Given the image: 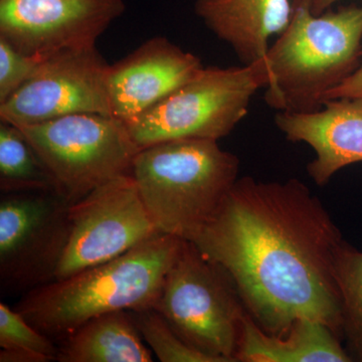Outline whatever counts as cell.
<instances>
[{"label":"cell","instance_id":"1","mask_svg":"<svg viewBox=\"0 0 362 362\" xmlns=\"http://www.w3.org/2000/svg\"><path fill=\"white\" fill-rule=\"evenodd\" d=\"M190 242L228 274L268 334L282 337L309 318L342 339L335 266L344 239L302 181L239 177Z\"/></svg>","mask_w":362,"mask_h":362},{"label":"cell","instance_id":"2","mask_svg":"<svg viewBox=\"0 0 362 362\" xmlns=\"http://www.w3.org/2000/svg\"><path fill=\"white\" fill-rule=\"evenodd\" d=\"M182 240L158 233L118 258L33 290L16 309L59 344L94 317L153 307Z\"/></svg>","mask_w":362,"mask_h":362},{"label":"cell","instance_id":"3","mask_svg":"<svg viewBox=\"0 0 362 362\" xmlns=\"http://www.w3.org/2000/svg\"><path fill=\"white\" fill-rule=\"evenodd\" d=\"M361 42L362 6L319 16L293 6L289 25L267 52V104L297 113L322 108L326 93L361 66Z\"/></svg>","mask_w":362,"mask_h":362},{"label":"cell","instance_id":"4","mask_svg":"<svg viewBox=\"0 0 362 362\" xmlns=\"http://www.w3.org/2000/svg\"><path fill=\"white\" fill-rule=\"evenodd\" d=\"M240 168L239 157L216 140L178 139L140 149L131 175L159 232L190 242L239 180Z\"/></svg>","mask_w":362,"mask_h":362},{"label":"cell","instance_id":"5","mask_svg":"<svg viewBox=\"0 0 362 362\" xmlns=\"http://www.w3.org/2000/svg\"><path fill=\"white\" fill-rule=\"evenodd\" d=\"M268 84L265 59L254 65L204 66L194 78L125 123L140 149L178 139L218 140L247 116Z\"/></svg>","mask_w":362,"mask_h":362},{"label":"cell","instance_id":"6","mask_svg":"<svg viewBox=\"0 0 362 362\" xmlns=\"http://www.w3.org/2000/svg\"><path fill=\"white\" fill-rule=\"evenodd\" d=\"M153 308L195 349L218 362H238L246 307L228 274L194 243H181Z\"/></svg>","mask_w":362,"mask_h":362},{"label":"cell","instance_id":"7","mask_svg":"<svg viewBox=\"0 0 362 362\" xmlns=\"http://www.w3.org/2000/svg\"><path fill=\"white\" fill-rule=\"evenodd\" d=\"M18 128L71 204L131 173L140 151L126 124L104 114H73Z\"/></svg>","mask_w":362,"mask_h":362},{"label":"cell","instance_id":"8","mask_svg":"<svg viewBox=\"0 0 362 362\" xmlns=\"http://www.w3.org/2000/svg\"><path fill=\"white\" fill-rule=\"evenodd\" d=\"M71 204L56 190L0 199V294L23 295L56 280L71 235Z\"/></svg>","mask_w":362,"mask_h":362},{"label":"cell","instance_id":"9","mask_svg":"<svg viewBox=\"0 0 362 362\" xmlns=\"http://www.w3.org/2000/svg\"><path fill=\"white\" fill-rule=\"evenodd\" d=\"M70 216V240L56 280L118 258L162 233L131 173L114 178L71 204Z\"/></svg>","mask_w":362,"mask_h":362},{"label":"cell","instance_id":"10","mask_svg":"<svg viewBox=\"0 0 362 362\" xmlns=\"http://www.w3.org/2000/svg\"><path fill=\"white\" fill-rule=\"evenodd\" d=\"M109 66L96 45L42 59L28 82L0 104V121L23 127L73 114L112 116Z\"/></svg>","mask_w":362,"mask_h":362},{"label":"cell","instance_id":"11","mask_svg":"<svg viewBox=\"0 0 362 362\" xmlns=\"http://www.w3.org/2000/svg\"><path fill=\"white\" fill-rule=\"evenodd\" d=\"M125 11V0H0V37L45 59L95 47Z\"/></svg>","mask_w":362,"mask_h":362},{"label":"cell","instance_id":"12","mask_svg":"<svg viewBox=\"0 0 362 362\" xmlns=\"http://www.w3.org/2000/svg\"><path fill=\"white\" fill-rule=\"evenodd\" d=\"M204 66L199 57L166 37L146 40L109 66L112 116L129 122L194 78Z\"/></svg>","mask_w":362,"mask_h":362},{"label":"cell","instance_id":"13","mask_svg":"<svg viewBox=\"0 0 362 362\" xmlns=\"http://www.w3.org/2000/svg\"><path fill=\"white\" fill-rule=\"evenodd\" d=\"M278 129L291 142H303L315 152L307 171L319 187L340 169L362 162V98L325 100L313 112H282L275 116Z\"/></svg>","mask_w":362,"mask_h":362},{"label":"cell","instance_id":"14","mask_svg":"<svg viewBox=\"0 0 362 362\" xmlns=\"http://www.w3.org/2000/svg\"><path fill=\"white\" fill-rule=\"evenodd\" d=\"M194 11L247 66L266 58L269 40L289 25L293 4L292 0H197Z\"/></svg>","mask_w":362,"mask_h":362},{"label":"cell","instance_id":"15","mask_svg":"<svg viewBox=\"0 0 362 362\" xmlns=\"http://www.w3.org/2000/svg\"><path fill=\"white\" fill-rule=\"evenodd\" d=\"M342 339L316 319H299L282 337L266 333L247 314L235 359L240 362H352Z\"/></svg>","mask_w":362,"mask_h":362},{"label":"cell","instance_id":"16","mask_svg":"<svg viewBox=\"0 0 362 362\" xmlns=\"http://www.w3.org/2000/svg\"><path fill=\"white\" fill-rule=\"evenodd\" d=\"M58 345L61 362L153 361L131 311L94 317Z\"/></svg>","mask_w":362,"mask_h":362},{"label":"cell","instance_id":"17","mask_svg":"<svg viewBox=\"0 0 362 362\" xmlns=\"http://www.w3.org/2000/svg\"><path fill=\"white\" fill-rule=\"evenodd\" d=\"M0 189L2 194L56 190L44 162L23 131L4 121H0Z\"/></svg>","mask_w":362,"mask_h":362},{"label":"cell","instance_id":"18","mask_svg":"<svg viewBox=\"0 0 362 362\" xmlns=\"http://www.w3.org/2000/svg\"><path fill=\"white\" fill-rule=\"evenodd\" d=\"M335 275L341 306V334L352 361L362 362V251L342 243Z\"/></svg>","mask_w":362,"mask_h":362},{"label":"cell","instance_id":"19","mask_svg":"<svg viewBox=\"0 0 362 362\" xmlns=\"http://www.w3.org/2000/svg\"><path fill=\"white\" fill-rule=\"evenodd\" d=\"M140 334L162 362H218L182 339L153 307L131 311Z\"/></svg>","mask_w":362,"mask_h":362},{"label":"cell","instance_id":"20","mask_svg":"<svg viewBox=\"0 0 362 362\" xmlns=\"http://www.w3.org/2000/svg\"><path fill=\"white\" fill-rule=\"evenodd\" d=\"M0 347L40 352L57 361L59 345L32 325L23 314L0 303Z\"/></svg>","mask_w":362,"mask_h":362},{"label":"cell","instance_id":"21","mask_svg":"<svg viewBox=\"0 0 362 362\" xmlns=\"http://www.w3.org/2000/svg\"><path fill=\"white\" fill-rule=\"evenodd\" d=\"M42 59L18 51L11 42L0 37V104L28 82Z\"/></svg>","mask_w":362,"mask_h":362},{"label":"cell","instance_id":"22","mask_svg":"<svg viewBox=\"0 0 362 362\" xmlns=\"http://www.w3.org/2000/svg\"><path fill=\"white\" fill-rule=\"evenodd\" d=\"M343 97L362 98V64L341 84L326 93L323 103L325 100Z\"/></svg>","mask_w":362,"mask_h":362},{"label":"cell","instance_id":"23","mask_svg":"<svg viewBox=\"0 0 362 362\" xmlns=\"http://www.w3.org/2000/svg\"><path fill=\"white\" fill-rule=\"evenodd\" d=\"M54 359L40 352L23 349H1L0 362H49Z\"/></svg>","mask_w":362,"mask_h":362},{"label":"cell","instance_id":"24","mask_svg":"<svg viewBox=\"0 0 362 362\" xmlns=\"http://www.w3.org/2000/svg\"><path fill=\"white\" fill-rule=\"evenodd\" d=\"M339 0H292L293 6L306 7L312 14L319 16L331 8Z\"/></svg>","mask_w":362,"mask_h":362}]
</instances>
